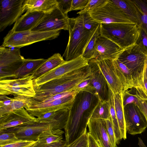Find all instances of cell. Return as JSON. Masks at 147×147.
Instances as JSON below:
<instances>
[{"mask_svg": "<svg viewBox=\"0 0 147 147\" xmlns=\"http://www.w3.org/2000/svg\"><path fill=\"white\" fill-rule=\"evenodd\" d=\"M113 63L117 76L122 86L123 92L128 89L136 87L132 75L127 68L117 59L113 60Z\"/></svg>", "mask_w": 147, "mask_h": 147, "instance_id": "7402d4cb", "label": "cell"}, {"mask_svg": "<svg viewBox=\"0 0 147 147\" xmlns=\"http://www.w3.org/2000/svg\"><path fill=\"white\" fill-rule=\"evenodd\" d=\"M108 101L109 105L110 113L115 133L116 143L118 144L122 139L116 114L114 93L110 89L109 98Z\"/></svg>", "mask_w": 147, "mask_h": 147, "instance_id": "f546056e", "label": "cell"}, {"mask_svg": "<svg viewBox=\"0 0 147 147\" xmlns=\"http://www.w3.org/2000/svg\"><path fill=\"white\" fill-rule=\"evenodd\" d=\"M60 31L38 32L29 30L18 32L9 31L4 37L1 46L20 48L38 42L56 38L59 35Z\"/></svg>", "mask_w": 147, "mask_h": 147, "instance_id": "8992f818", "label": "cell"}, {"mask_svg": "<svg viewBox=\"0 0 147 147\" xmlns=\"http://www.w3.org/2000/svg\"><path fill=\"white\" fill-rule=\"evenodd\" d=\"M141 27L134 23L100 24V35L112 41L125 49L136 44Z\"/></svg>", "mask_w": 147, "mask_h": 147, "instance_id": "277c9868", "label": "cell"}, {"mask_svg": "<svg viewBox=\"0 0 147 147\" xmlns=\"http://www.w3.org/2000/svg\"><path fill=\"white\" fill-rule=\"evenodd\" d=\"M46 60L44 59H25L22 64L16 72L14 79L32 75Z\"/></svg>", "mask_w": 147, "mask_h": 147, "instance_id": "83f0119b", "label": "cell"}, {"mask_svg": "<svg viewBox=\"0 0 147 147\" xmlns=\"http://www.w3.org/2000/svg\"><path fill=\"white\" fill-rule=\"evenodd\" d=\"M96 61L110 89L114 93L123 94V88L115 73L113 60L104 59Z\"/></svg>", "mask_w": 147, "mask_h": 147, "instance_id": "d6986e66", "label": "cell"}, {"mask_svg": "<svg viewBox=\"0 0 147 147\" xmlns=\"http://www.w3.org/2000/svg\"><path fill=\"white\" fill-rule=\"evenodd\" d=\"M138 102L137 105L144 114L147 121V95L142 89L136 90Z\"/></svg>", "mask_w": 147, "mask_h": 147, "instance_id": "d590c367", "label": "cell"}, {"mask_svg": "<svg viewBox=\"0 0 147 147\" xmlns=\"http://www.w3.org/2000/svg\"><path fill=\"white\" fill-rule=\"evenodd\" d=\"M66 141L63 140L51 144H45L36 141L32 147H66Z\"/></svg>", "mask_w": 147, "mask_h": 147, "instance_id": "7bdbcfd3", "label": "cell"}, {"mask_svg": "<svg viewBox=\"0 0 147 147\" xmlns=\"http://www.w3.org/2000/svg\"><path fill=\"white\" fill-rule=\"evenodd\" d=\"M24 0H0V32L15 23L25 12L23 8Z\"/></svg>", "mask_w": 147, "mask_h": 147, "instance_id": "7c38bea8", "label": "cell"}, {"mask_svg": "<svg viewBox=\"0 0 147 147\" xmlns=\"http://www.w3.org/2000/svg\"><path fill=\"white\" fill-rule=\"evenodd\" d=\"M50 128H51L49 124L34 121L0 131V133H13L20 140L36 141L42 131Z\"/></svg>", "mask_w": 147, "mask_h": 147, "instance_id": "9a60e30c", "label": "cell"}, {"mask_svg": "<svg viewBox=\"0 0 147 147\" xmlns=\"http://www.w3.org/2000/svg\"><path fill=\"white\" fill-rule=\"evenodd\" d=\"M138 144L140 147H147L141 139L140 138H138Z\"/></svg>", "mask_w": 147, "mask_h": 147, "instance_id": "816d5d0a", "label": "cell"}, {"mask_svg": "<svg viewBox=\"0 0 147 147\" xmlns=\"http://www.w3.org/2000/svg\"><path fill=\"white\" fill-rule=\"evenodd\" d=\"M90 76L79 84L75 88L74 90L78 92H87L96 95L95 91L91 83Z\"/></svg>", "mask_w": 147, "mask_h": 147, "instance_id": "74e56055", "label": "cell"}, {"mask_svg": "<svg viewBox=\"0 0 147 147\" xmlns=\"http://www.w3.org/2000/svg\"></svg>", "mask_w": 147, "mask_h": 147, "instance_id": "f5cc1de1", "label": "cell"}, {"mask_svg": "<svg viewBox=\"0 0 147 147\" xmlns=\"http://www.w3.org/2000/svg\"><path fill=\"white\" fill-rule=\"evenodd\" d=\"M89 0H72L71 11L73 10H82L87 5Z\"/></svg>", "mask_w": 147, "mask_h": 147, "instance_id": "ee69618b", "label": "cell"}, {"mask_svg": "<svg viewBox=\"0 0 147 147\" xmlns=\"http://www.w3.org/2000/svg\"><path fill=\"white\" fill-rule=\"evenodd\" d=\"M141 88L147 95V62L146 63L142 76L140 83L138 87Z\"/></svg>", "mask_w": 147, "mask_h": 147, "instance_id": "f6af8a7d", "label": "cell"}, {"mask_svg": "<svg viewBox=\"0 0 147 147\" xmlns=\"http://www.w3.org/2000/svg\"><path fill=\"white\" fill-rule=\"evenodd\" d=\"M96 30L91 31L86 29L80 15L76 18H69V40L63 56L65 61L71 60L82 55Z\"/></svg>", "mask_w": 147, "mask_h": 147, "instance_id": "3957f363", "label": "cell"}, {"mask_svg": "<svg viewBox=\"0 0 147 147\" xmlns=\"http://www.w3.org/2000/svg\"><path fill=\"white\" fill-rule=\"evenodd\" d=\"M13 98H10L7 95H0V108L9 106L11 103Z\"/></svg>", "mask_w": 147, "mask_h": 147, "instance_id": "c3c4849f", "label": "cell"}, {"mask_svg": "<svg viewBox=\"0 0 147 147\" xmlns=\"http://www.w3.org/2000/svg\"><path fill=\"white\" fill-rule=\"evenodd\" d=\"M78 92L74 90L71 93L62 98L46 103L36 101L25 109L31 116L38 117L47 113L63 109H70Z\"/></svg>", "mask_w": 147, "mask_h": 147, "instance_id": "8fae6325", "label": "cell"}, {"mask_svg": "<svg viewBox=\"0 0 147 147\" xmlns=\"http://www.w3.org/2000/svg\"><path fill=\"white\" fill-rule=\"evenodd\" d=\"M138 41L141 42L147 50V35L142 29Z\"/></svg>", "mask_w": 147, "mask_h": 147, "instance_id": "681fc988", "label": "cell"}, {"mask_svg": "<svg viewBox=\"0 0 147 147\" xmlns=\"http://www.w3.org/2000/svg\"><path fill=\"white\" fill-rule=\"evenodd\" d=\"M89 65L91 72L90 77L92 84L95 89L96 95L99 100L108 101L110 89L106 80L94 59L89 61Z\"/></svg>", "mask_w": 147, "mask_h": 147, "instance_id": "2e32d148", "label": "cell"}, {"mask_svg": "<svg viewBox=\"0 0 147 147\" xmlns=\"http://www.w3.org/2000/svg\"><path fill=\"white\" fill-rule=\"evenodd\" d=\"M99 101L98 98L94 94L86 91L77 93L64 129L67 145L87 132L88 122Z\"/></svg>", "mask_w": 147, "mask_h": 147, "instance_id": "6da1fadb", "label": "cell"}, {"mask_svg": "<svg viewBox=\"0 0 147 147\" xmlns=\"http://www.w3.org/2000/svg\"><path fill=\"white\" fill-rule=\"evenodd\" d=\"M89 61L82 55L72 60L65 61L51 71L33 80L34 87H38L64 75L88 66Z\"/></svg>", "mask_w": 147, "mask_h": 147, "instance_id": "30bf717a", "label": "cell"}, {"mask_svg": "<svg viewBox=\"0 0 147 147\" xmlns=\"http://www.w3.org/2000/svg\"><path fill=\"white\" fill-rule=\"evenodd\" d=\"M105 128L112 147H117L111 117L109 119L104 120Z\"/></svg>", "mask_w": 147, "mask_h": 147, "instance_id": "f35d334b", "label": "cell"}, {"mask_svg": "<svg viewBox=\"0 0 147 147\" xmlns=\"http://www.w3.org/2000/svg\"><path fill=\"white\" fill-rule=\"evenodd\" d=\"M124 49L109 39L100 35L96 42L95 58L96 61L118 58Z\"/></svg>", "mask_w": 147, "mask_h": 147, "instance_id": "e0dca14e", "label": "cell"}, {"mask_svg": "<svg viewBox=\"0 0 147 147\" xmlns=\"http://www.w3.org/2000/svg\"><path fill=\"white\" fill-rule=\"evenodd\" d=\"M36 94L31 75L0 80V95H22L33 98Z\"/></svg>", "mask_w": 147, "mask_h": 147, "instance_id": "9c48e42d", "label": "cell"}, {"mask_svg": "<svg viewBox=\"0 0 147 147\" xmlns=\"http://www.w3.org/2000/svg\"><path fill=\"white\" fill-rule=\"evenodd\" d=\"M45 13L39 11H26L15 23L11 32L31 30L40 21Z\"/></svg>", "mask_w": 147, "mask_h": 147, "instance_id": "44dd1931", "label": "cell"}, {"mask_svg": "<svg viewBox=\"0 0 147 147\" xmlns=\"http://www.w3.org/2000/svg\"><path fill=\"white\" fill-rule=\"evenodd\" d=\"M79 15L82 17L84 26L86 29L89 31H95L100 24L94 20L88 12Z\"/></svg>", "mask_w": 147, "mask_h": 147, "instance_id": "e575fe53", "label": "cell"}, {"mask_svg": "<svg viewBox=\"0 0 147 147\" xmlns=\"http://www.w3.org/2000/svg\"><path fill=\"white\" fill-rule=\"evenodd\" d=\"M13 96L12 101L9 106L0 108V117L11 112L22 108L26 109L31 105L34 101L32 98L22 95Z\"/></svg>", "mask_w": 147, "mask_h": 147, "instance_id": "d4e9b609", "label": "cell"}, {"mask_svg": "<svg viewBox=\"0 0 147 147\" xmlns=\"http://www.w3.org/2000/svg\"><path fill=\"white\" fill-rule=\"evenodd\" d=\"M88 66L50 81L38 87H34L36 94L32 98L37 102L63 92L74 90L75 88L90 75Z\"/></svg>", "mask_w": 147, "mask_h": 147, "instance_id": "7a4b0ae2", "label": "cell"}, {"mask_svg": "<svg viewBox=\"0 0 147 147\" xmlns=\"http://www.w3.org/2000/svg\"><path fill=\"white\" fill-rule=\"evenodd\" d=\"M57 7L64 14L67 15L71 11L72 0H56Z\"/></svg>", "mask_w": 147, "mask_h": 147, "instance_id": "b9f144b4", "label": "cell"}, {"mask_svg": "<svg viewBox=\"0 0 147 147\" xmlns=\"http://www.w3.org/2000/svg\"><path fill=\"white\" fill-rule=\"evenodd\" d=\"M88 147H100L88 133Z\"/></svg>", "mask_w": 147, "mask_h": 147, "instance_id": "f907efd6", "label": "cell"}, {"mask_svg": "<svg viewBox=\"0 0 147 147\" xmlns=\"http://www.w3.org/2000/svg\"><path fill=\"white\" fill-rule=\"evenodd\" d=\"M36 142L23 141L0 147H32Z\"/></svg>", "mask_w": 147, "mask_h": 147, "instance_id": "bcb514c9", "label": "cell"}, {"mask_svg": "<svg viewBox=\"0 0 147 147\" xmlns=\"http://www.w3.org/2000/svg\"><path fill=\"white\" fill-rule=\"evenodd\" d=\"M100 25L97 28L82 55L84 58L89 61L95 58L96 52V42L98 36L100 35Z\"/></svg>", "mask_w": 147, "mask_h": 147, "instance_id": "d6a6232c", "label": "cell"}, {"mask_svg": "<svg viewBox=\"0 0 147 147\" xmlns=\"http://www.w3.org/2000/svg\"><path fill=\"white\" fill-rule=\"evenodd\" d=\"M21 141L15 134L11 132L0 133V147Z\"/></svg>", "mask_w": 147, "mask_h": 147, "instance_id": "8d00e7d4", "label": "cell"}, {"mask_svg": "<svg viewBox=\"0 0 147 147\" xmlns=\"http://www.w3.org/2000/svg\"><path fill=\"white\" fill-rule=\"evenodd\" d=\"M127 131L132 135L140 134L147 127V121L136 105L130 103L123 107Z\"/></svg>", "mask_w": 147, "mask_h": 147, "instance_id": "4fadbf2b", "label": "cell"}, {"mask_svg": "<svg viewBox=\"0 0 147 147\" xmlns=\"http://www.w3.org/2000/svg\"><path fill=\"white\" fill-rule=\"evenodd\" d=\"M34 121H37V118L31 116L22 108L0 117V131Z\"/></svg>", "mask_w": 147, "mask_h": 147, "instance_id": "ac0fdd59", "label": "cell"}, {"mask_svg": "<svg viewBox=\"0 0 147 147\" xmlns=\"http://www.w3.org/2000/svg\"><path fill=\"white\" fill-rule=\"evenodd\" d=\"M91 17L100 24L133 23L125 13L111 0L88 12Z\"/></svg>", "mask_w": 147, "mask_h": 147, "instance_id": "ba28073f", "label": "cell"}, {"mask_svg": "<svg viewBox=\"0 0 147 147\" xmlns=\"http://www.w3.org/2000/svg\"><path fill=\"white\" fill-rule=\"evenodd\" d=\"M66 147H88V133L86 132Z\"/></svg>", "mask_w": 147, "mask_h": 147, "instance_id": "ab89813d", "label": "cell"}, {"mask_svg": "<svg viewBox=\"0 0 147 147\" xmlns=\"http://www.w3.org/2000/svg\"><path fill=\"white\" fill-rule=\"evenodd\" d=\"M131 72L136 87L139 86L147 59V50L140 42L125 49L117 59Z\"/></svg>", "mask_w": 147, "mask_h": 147, "instance_id": "5b68a950", "label": "cell"}, {"mask_svg": "<svg viewBox=\"0 0 147 147\" xmlns=\"http://www.w3.org/2000/svg\"><path fill=\"white\" fill-rule=\"evenodd\" d=\"M57 7L56 0H24L23 8L25 11L49 13Z\"/></svg>", "mask_w": 147, "mask_h": 147, "instance_id": "603a6c76", "label": "cell"}, {"mask_svg": "<svg viewBox=\"0 0 147 147\" xmlns=\"http://www.w3.org/2000/svg\"><path fill=\"white\" fill-rule=\"evenodd\" d=\"M141 22V29L147 35V0H132Z\"/></svg>", "mask_w": 147, "mask_h": 147, "instance_id": "4dcf8cb0", "label": "cell"}, {"mask_svg": "<svg viewBox=\"0 0 147 147\" xmlns=\"http://www.w3.org/2000/svg\"><path fill=\"white\" fill-rule=\"evenodd\" d=\"M115 107L116 115L121 134L122 139L127 138V130L125 121L122 94L114 93Z\"/></svg>", "mask_w": 147, "mask_h": 147, "instance_id": "4316f807", "label": "cell"}, {"mask_svg": "<svg viewBox=\"0 0 147 147\" xmlns=\"http://www.w3.org/2000/svg\"><path fill=\"white\" fill-rule=\"evenodd\" d=\"M64 132L61 129L53 130L51 128L42 131L39 136L37 142L51 144L63 140Z\"/></svg>", "mask_w": 147, "mask_h": 147, "instance_id": "f1b7e54d", "label": "cell"}, {"mask_svg": "<svg viewBox=\"0 0 147 147\" xmlns=\"http://www.w3.org/2000/svg\"><path fill=\"white\" fill-rule=\"evenodd\" d=\"M63 56L59 53H55L41 65L31 75L33 80L51 71L65 61Z\"/></svg>", "mask_w": 147, "mask_h": 147, "instance_id": "cb8c5ba5", "label": "cell"}, {"mask_svg": "<svg viewBox=\"0 0 147 147\" xmlns=\"http://www.w3.org/2000/svg\"><path fill=\"white\" fill-rule=\"evenodd\" d=\"M111 0L125 13L133 22L141 27L139 17L132 0Z\"/></svg>", "mask_w": 147, "mask_h": 147, "instance_id": "484cf974", "label": "cell"}, {"mask_svg": "<svg viewBox=\"0 0 147 147\" xmlns=\"http://www.w3.org/2000/svg\"><path fill=\"white\" fill-rule=\"evenodd\" d=\"M107 0H89L85 8L78 12L77 13L79 15L90 11L100 6L105 3Z\"/></svg>", "mask_w": 147, "mask_h": 147, "instance_id": "60d3db41", "label": "cell"}, {"mask_svg": "<svg viewBox=\"0 0 147 147\" xmlns=\"http://www.w3.org/2000/svg\"><path fill=\"white\" fill-rule=\"evenodd\" d=\"M25 59L20 48L0 47V80L14 79L15 74Z\"/></svg>", "mask_w": 147, "mask_h": 147, "instance_id": "52a82bcc", "label": "cell"}, {"mask_svg": "<svg viewBox=\"0 0 147 147\" xmlns=\"http://www.w3.org/2000/svg\"><path fill=\"white\" fill-rule=\"evenodd\" d=\"M69 18L57 7L50 12L45 13L39 23L31 30L38 32L68 30Z\"/></svg>", "mask_w": 147, "mask_h": 147, "instance_id": "5bb4252c", "label": "cell"}, {"mask_svg": "<svg viewBox=\"0 0 147 147\" xmlns=\"http://www.w3.org/2000/svg\"><path fill=\"white\" fill-rule=\"evenodd\" d=\"M122 99L123 107L132 103L137 105L138 102V100L136 88H133L125 91L122 94Z\"/></svg>", "mask_w": 147, "mask_h": 147, "instance_id": "836d02e7", "label": "cell"}, {"mask_svg": "<svg viewBox=\"0 0 147 147\" xmlns=\"http://www.w3.org/2000/svg\"><path fill=\"white\" fill-rule=\"evenodd\" d=\"M111 117L108 101L99 100L98 103L94 110L90 119H109Z\"/></svg>", "mask_w": 147, "mask_h": 147, "instance_id": "1f68e13d", "label": "cell"}, {"mask_svg": "<svg viewBox=\"0 0 147 147\" xmlns=\"http://www.w3.org/2000/svg\"><path fill=\"white\" fill-rule=\"evenodd\" d=\"M88 126V133L100 147H112L105 128L104 119H90Z\"/></svg>", "mask_w": 147, "mask_h": 147, "instance_id": "ffe728a7", "label": "cell"}, {"mask_svg": "<svg viewBox=\"0 0 147 147\" xmlns=\"http://www.w3.org/2000/svg\"><path fill=\"white\" fill-rule=\"evenodd\" d=\"M74 90L67 91L61 93L50 97L48 98L42 102H38L42 103H46L51 102L64 97L72 93Z\"/></svg>", "mask_w": 147, "mask_h": 147, "instance_id": "7dc6e473", "label": "cell"}]
</instances>
